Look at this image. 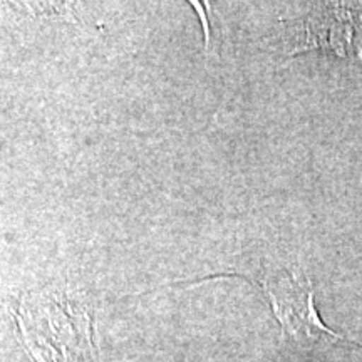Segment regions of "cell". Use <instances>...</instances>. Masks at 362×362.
Listing matches in <instances>:
<instances>
[{
	"instance_id": "1",
	"label": "cell",
	"mask_w": 362,
	"mask_h": 362,
	"mask_svg": "<svg viewBox=\"0 0 362 362\" xmlns=\"http://www.w3.org/2000/svg\"><path fill=\"white\" fill-rule=\"evenodd\" d=\"M265 291L284 330L293 337L314 342L327 341L330 344L351 342L322 324L315 310L314 292L309 280L298 282L296 277H285L274 284H265Z\"/></svg>"
}]
</instances>
